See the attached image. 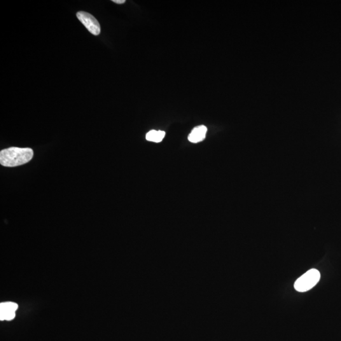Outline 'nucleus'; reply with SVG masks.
Wrapping results in <instances>:
<instances>
[{
  "mask_svg": "<svg viewBox=\"0 0 341 341\" xmlns=\"http://www.w3.org/2000/svg\"><path fill=\"white\" fill-rule=\"evenodd\" d=\"M207 131V128L205 126H198L191 131L188 137V141L192 143H198L204 141L206 137Z\"/></svg>",
  "mask_w": 341,
  "mask_h": 341,
  "instance_id": "nucleus-5",
  "label": "nucleus"
},
{
  "mask_svg": "<svg viewBox=\"0 0 341 341\" xmlns=\"http://www.w3.org/2000/svg\"><path fill=\"white\" fill-rule=\"evenodd\" d=\"M33 156L32 149L10 147L0 152V163L6 167H18L29 162Z\"/></svg>",
  "mask_w": 341,
  "mask_h": 341,
  "instance_id": "nucleus-1",
  "label": "nucleus"
},
{
  "mask_svg": "<svg viewBox=\"0 0 341 341\" xmlns=\"http://www.w3.org/2000/svg\"><path fill=\"white\" fill-rule=\"evenodd\" d=\"M77 17L83 24L87 28L91 34L98 36L100 32V26L99 22L94 16L85 11H79L77 13Z\"/></svg>",
  "mask_w": 341,
  "mask_h": 341,
  "instance_id": "nucleus-3",
  "label": "nucleus"
},
{
  "mask_svg": "<svg viewBox=\"0 0 341 341\" xmlns=\"http://www.w3.org/2000/svg\"><path fill=\"white\" fill-rule=\"evenodd\" d=\"M114 3L117 4H123L125 3V0H113Z\"/></svg>",
  "mask_w": 341,
  "mask_h": 341,
  "instance_id": "nucleus-7",
  "label": "nucleus"
},
{
  "mask_svg": "<svg viewBox=\"0 0 341 341\" xmlns=\"http://www.w3.org/2000/svg\"><path fill=\"white\" fill-rule=\"evenodd\" d=\"M166 133L163 131L151 130L146 135L147 141L156 142H160L163 141L165 137Z\"/></svg>",
  "mask_w": 341,
  "mask_h": 341,
  "instance_id": "nucleus-6",
  "label": "nucleus"
},
{
  "mask_svg": "<svg viewBox=\"0 0 341 341\" xmlns=\"http://www.w3.org/2000/svg\"><path fill=\"white\" fill-rule=\"evenodd\" d=\"M18 309L17 303L13 302L1 303L0 304V320L11 321L15 317L16 310Z\"/></svg>",
  "mask_w": 341,
  "mask_h": 341,
  "instance_id": "nucleus-4",
  "label": "nucleus"
},
{
  "mask_svg": "<svg viewBox=\"0 0 341 341\" xmlns=\"http://www.w3.org/2000/svg\"><path fill=\"white\" fill-rule=\"evenodd\" d=\"M320 279H321V274L319 271L312 268L296 280L294 285V289L301 293L309 291L316 286Z\"/></svg>",
  "mask_w": 341,
  "mask_h": 341,
  "instance_id": "nucleus-2",
  "label": "nucleus"
}]
</instances>
